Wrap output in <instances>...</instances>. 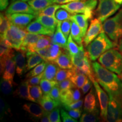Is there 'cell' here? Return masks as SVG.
<instances>
[{"label": "cell", "mask_w": 122, "mask_h": 122, "mask_svg": "<svg viewBox=\"0 0 122 122\" xmlns=\"http://www.w3.org/2000/svg\"><path fill=\"white\" fill-rule=\"evenodd\" d=\"M47 63L48 62L45 61H43L41 63L35 66L34 68L30 70V72L28 74H27L26 75H25V78L29 79L33 77V76L39 75L42 74L45 69Z\"/></svg>", "instance_id": "obj_37"}, {"label": "cell", "mask_w": 122, "mask_h": 122, "mask_svg": "<svg viewBox=\"0 0 122 122\" xmlns=\"http://www.w3.org/2000/svg\"><path fill=\"white\" fill-rule=\"evenodd\" d=\"M83 104V100H80L77 101L72 102L69 104H62V106L67 111L70 110L72 109H80L81 108Z\"/></svg>", "instance_id": "obj_48"}, {"label": "cell", "mask_w": 122, "mask_h": 122, "mask_svg": "<svg viewBox=\"0 0 122 122\" xmlns=\"http://www.w3.org/2000/svg\"><path fill=\"white\" fill-rule=\"evenodd\" d=\"M88 78V76L84 74H80V73H75V74L70 79L76 88L81 89Z\"/></svg>", "instance_id": "obj_35"}, {"label": "cell", "mask_w": 122, "mask_h": 122, "mask_svg": "<svg viewBox=\"0 0 122 122\" xmlns=\"http://www.w3.org/2000/svg\"><path fill=\"white\" fill-rule=\"evenodd\" d=\"M120 78H121V80H122V73L120 75Z\"/></svg>", "instance_id": "obj_61"}, {"label": "cell", "mask_w": 122, "mask_h": 122, "mask_svg": "<svg viewBox=\"0 0 122 122\" xmlns=\"http://www.w3.org/2000/svg\"><path fill=\"white\" fill-rule=\"evenodd\" d=\"M0 104H1V116L2 117L4 114H7L6 106L5 101L2 98H0Z\"/></svg>", "instance_id": "obj_54"}, {"label": "cell", "mask_w": 122, "mask_h": 122, "mask_svg": "<svg viewBox=\"0 0 122 122\" xmlns=\"http://www.w3.org/2000/svg\"><path fill=\"white\" fill-rule=\"evenodd\" d=\"M28 4L35 11L38 13L54 3L51 0H30L28 1Z\"/></svg>", "instance_id": "obj_29"}, {"label": "cell", "mask_w": 122, "mask_h": 122, "mask_svg": "<svg viewBox=\"0 0 122 122\" xmlns=\"http://www.w3.org/2000/svg\"><path fill=\"white\" fill-rule=\"evenodd\" d=\"M30 95L34 102L39 103L40 101L43 96V92L42 91L41 86L37 85H30Z\"/></svg>", "instance_id": "obj_33"}, {"label": "cell", "mask_w": 122, "mask_h": 122, "mask_svg": "<svg viewBox=\"0 0 122 122\" xmlns=\"http://www.w3.org/2000/svg\"><path fill=\"white\" fill-rule=\"evenodd\" d=\"M50 37H51V43L58 44L63 49H66L67 45V38L65 37V35L61 30V22H58L56 32L53 36H50Z\"/></svg>", "instance_id": "obj_20"}, {"label": "cell", "mask_w": 122, "mask_h": 122, "mask_svg": "<svg viewBox=\"0 0 122 122\" xmlns=\"http://www.w3.org/2000/svg\"><path fill=\"white\" fill-rule=\"evenodd\" d=\"M14 55L15 52L14 51L9 54L0 57L1 74H2V77L11 80L12 81H14V77L16 71V66L14 59Z\"/></svg>", "instance_id": "obj_8"}, {"label": "cell", "mask_w": 122, "mask_h": 122, "mask_svg": "<svg viewBox=\"0 0 122 122\" xmlns=\"http://www.w3.org/2000/svg\"><path fill=\"white\" fill-rule=\"evenodd\" d=\"M25 58L26 52L25 51L20 50H16V52H15L14 59L16 66V74L19 76H21L24 72H25L27 65Z\"/></svg>", "instance_id": "obj_14"}, {"label": "cell", "mask_w": 122, "mask_h": 122, "mask_svg": "<svg viewBox=\"0 0 122 122\" xmlns=\"http://www.w3.org/2000/svg\"><path fill=\"white\" fill-rule=\"evenodd\" d=\"M36 20L39 21L44 26L54 32L57 28L58 21L56 17L46 16V15H38L36 16Z\"/></svg>", "instance_id": "obj_24"}, {"label": "cell", "mask_w": 122, "mask_h": 122, "mask_svg": "<svg viewBox=\"0 0 122 122\" xmlns=\"http://www.w3.org/2000/svg\"><path fill=\"white\" fill-rule=\"evenodd\" d=\"M57 82L56 80H50L48 79L42 78L40 81V85L43 92L44 94H48L54 87L57 84Z\"/></svg>", "instance_id": "obj_36"}, {"label": "cell", "mask_w": 122, "mask_h": 122, "mask_svg": "<svg viewBox=\"0 0 122 122\" xmlns=\"http://www.w3.org/2000/svg\"><path fill=\"white\" fill-rule=\"evenodd\" d=\"M25 30L28 32L37 33V34L46 35V36H51L54 32L44 26L39 21L35 20L31 22L25 28Z\"/></svg>", "instance_id": "obj_16"}, {"label": "cell", "mask_w": 122, "mask_h": 122, "mask_svg": "<svg viewBox=\"0 0 122 122\" xmlns=\"http://www.w3.org/2000/svg\"><path fill=\"white\" fill-rule=\"evenodd\" d=\"M98 62L111 72L119 75L122 73V54L116 49H110L102 54Z\"/></svg>", "instance_id": "obj_3"}, {"label": "cell", "mask_w": 122, "mask_h": 122, "mask_svg": "<svg viewBox=\"0 0 122 122\" xmlns=\"http://www.w3.org/2000/svg\"><path fill=\"white\" fill-rule=\"evenodd\" d=\"M72 25V20L71 19L66 20L61 22V28L62 32L65 35V37L68 39L70 35V30Z\"/></svg>", "instance_id": "obj_44"}, {"label": "cell", "mask_w": 122, "mask_h": 122, "mask_svg": "<svg viewBox=\"0 0 122 122\" xmlns=\"http://www.w3.org/2000/svg\"><path fill=\"white\" fill-rule=\"evenodd\" d=\"M106 121L122 122V106L111 96H109Z\"/></svg>", "instance_id": "obj_10"}, {"label": "cell", "mask_w": 122, "mask_h": 122, "mask_svg": "<svg viewBox=\"0 0 122 122\" xmlns=\"http://www.w3.org/2000/svg\"><path fill=\"white\" fill-rule=\"evenodd\" d=\"M98 3V0H81L73 1L67 4L61 5V8H63L71 13L84 14L89 19L93 16V11Z\"/></svg>", "instance_id": "obj_4"}, {"label": "cell", "mask_w": 122, "mask_h": 122, "mask_svg": "<svg viewBox=\"0 0 122 122\" xmlns=\"http://www.w3.org/2000/svg\"><path fill=\"white\" fill-rule=\"evenodd\" d=\"M42 35L37 34V33L28 32L26 36L24 37L23 41L21 50L25 51V52L33 46L39 40L41 37Z\"/></svg>", "instance_id": "obj_25"}, {"label": "cell", "mask_w": 122, "mask_h": 122, "mask_svg": "<svg viewBox=\"0 0 122 122\" xmlns=\"http://www.w3.org/2000/svg\"><path fill=\"white\" fill-rule=\"evenodd\" d=\"M117 44L109 37L102 30L96 39L86 46V51L91 61H95L108 50L117 46Z\"/></svg>", "instance_id": "obj_2"}, {"label": "cell", "mask_w": 122, "mask_h": 122, "mask_svg": "<svg viewBox=\"0 0 122 122\" xmlns=\"http://www.w3.org/2000/svg\"><path fill=\"white\" fill-rule=\"evenodd\" d=\"M75 72L73 68L72 69H63V68L59 67L54 80H56L57 83H59L64 80H66V79H70L75 74Z\"/></svg>", "instance_id": "obj_31"}, {"label": "cell", "mask_w": 122, "mask_h": 122, "mask_svg": "<svg viewBox=\"0 0 122 122\" xmlns=\"http://www.w3.org/2000/svg\"><path fill=\"white\" fill-rule=\"evenodd\" d=\"M13 48H12L6 40L4 39H1L0 42V57H3L4 56H6L10 53L13 52Z\"/></svg>", "instance_id": "obj_42"}, {"label": "cell", "mask_w": 122, "mask_h": 122, "mask_svg": "<svg viewBox=\"0 0 122 122\" xmlns=\"http://www.w3.org/2000/svg\"><path fill=\"white\" fill-rule=\"evenodd\" d=\"M61 115L62 117V122H77L75 119L73 118L70 114L65 111L63 109H61Z\"/></svg>", "instance_id": "obj_50"}, {"label": "cell", "mask_w": 122, "mask_h": 122, "mask_svg": "<svg viewBox=\"0 0 122 122\" xmlns=\"http://www.w3.org/2000/svg\"><path fill=\"white\" fill-rule=\"evenodd\" d=\"M71 35L73 40L76 43L79 45H81L83 42V35H82L81 30L78 24L74 20H72Z\"/></svg>", "instance_id": "obj_30"}, {"label": "cell", "mask_w": 122, "mask_h": 122, "mask_svg": "<svg viewBox=\"0 0 122 122\" xmlns=\"http://www.w3.org/2000/svg\"><path fill=\"white\" fill-rule=\"evenodd\" d=\"M92 81L89 78H88V79L86 81V82L85 83L83 87L81 88L82 92H83L84 94L88 93V91L91 89L92 86Z\"/></svg>", "instance_id": "obj_53"}, {"label": "cell", "mask_w": 122, "mask_h": 122, "mask_svg": "<svg viewBox=\"0 0 122 122\" xmlns=\"http://www.w3.org/2000/svg\"><path fill=\"white\" fill-rule=\"evenodd\" d=\"M60 109L58 107L49 112L50 122H61V119L60 117Z\"/></svg>", "instance_id": "obj_46"}, {"label": "cell", "mask_w": 122, "mask_h": 122, "mask_svg": "<svg viewBox=\"0 0 122 122\" xmlns=\"http://www.w3.org/2000/svg\"><path fill=\"white\" fill-rule=\"evenodd\" d=\"M57 85L60 88V89H70L76 87L74 84L70 79H67L64 80L62 81L57 83Z\"/></svg>", "instance_id": "obj_47"}, {"label": "cell", "mask_w": 122, "mask_h": 122, "mask_svg": "<svg viewBox=\"0 0 122 122\" xmlns=\"http://www.w3.org/2000/svg\"><path fill=\"white\" fill-rule=\"evenodd\" d=\"M54 62L57 64L59 68L63 69H72L74 67L69 52L67 50L65 49L63 50V52Z\"/></svg>", "instance_id": "obj_18"}, {"label": "cell", "mask_w": 122, "mask_h": 122, "mask_svg": "<svg viewBox=\"0 0 122 122\" xmlns=\"http://www.w3.org/2000/svg\"><path fill=\"white\" fill-rule=\"evenodd\" d=\"M12 1H15V0H12Z\"/></svg>", "instance_id": "obj_62"}, {"label": "cell", "mask_w": 122, "mask_h": 122, "mask_svg": "<svg viewBox=\"0 0 122 122\" xmlns=\"http://www.w3.org/2000/svg\"><path fill=\"white\" fill-rule=\"evenodd\" d=\"M96 94L98 96L99 103L100 107V117L103 121H106L107 115L108 105L109 102V94L101 87L100 84L97 81L96 79L93 81Z\"/></svg>", "instance_id": "obj_9"}, {"label": "cell", "mask_w": 122, "mask_h": 122, "mask_svg": "<svg viewBox=\"0 0 122 122\" xmlns=\"http://www.w3.org/2000/svg\"><path fill=\"white\" fill-rule=\"evenodd\" d=\"M6 15L10 22L23 28H26L33 19L36 18L35 15L28 13H14Z\"/></svg>", "instance_id": "obj_13"}, {"label": "cell", "mask_w": 122, "mask_h": 122, "mask_svg": "<svg viewBox=\"0 0 122 122\" xmlns=\"http://www.w3.org/2000/svg\"><path fill=\"white\" fill-rule=\"evenodd\" d=\"M49 47L42 49L37 50L35 51V52L37 53L38 54H39L41 57H42V58L44 59V60L47 62H49V57H50Z\"/></svg>", "instance_id": "obj_49"}, {"label": "cell", "mask_w": 122, "mask_h": 122, "mask_svg": "<svg viewBox=\"0 0 122 122\" xmlns=\"http://www.w3.org/2000/svg\"><path fill=\"white\" fill-rule=\"evenodd\" d=\"M62 47L58 44L51 43L49 47L50 49V57L49 62H54L56 59L60 56L61 53L63 52V49Z\"/></svg>", "instance_id": "obj_38"}, {"label": "cell", "mask_w": 122, "mask_h": 122, "mask_svg": "<svg viewBox=\"0 0 122 122\" xmlns=\"http://www.w3.org/2000/svg\"><path fill=\"white\" fill-rule=\"evenodd\" d=\"M26 58H27V65L25 72L30 71L39 65L41 63L42 61H44L42 57H41L39 54L36 52L30 53L27 51L26 52Z\"/></svg>", "instance_id": "obj_26"}, {"label": "cell", "mask_w": 122, "mask_h": 122, "mask_svg": "<svg viewBox=\"0 0 122 122\" xmlns=\"http://www.w3.org/2000/svg\"><path fill=\"white\" fill-rule=\"evenodd\" d=\"M15 84H16L15 82L2 77L1 80V84H0L1 91L5 95H9L12 92L13 85Z\"/></svg>", "instance_id": "obj_40"}, {"label": "cell", "mask_w": 122, "mask_h": 122, "mask_svg": "<svg viewBox=\"0 0 122 122\" xmlns=\"http://www.w3.org/2000/svg\"><path fill=\"white\" fill-rule=\"evenodd\" d=\"M120 6L115 0H98V6L96 11L97 18L103 23L118 11Z\"/></svg>", "instance_id": "obj_7"}, {"label": "cell", "mask_w": 122, "mask_h": 122, "mask_svg": "<svg viewBox=\"0 0 122 122\" xmlns=\"http://www.w3.org/2000/svg\"><path fill=\"white\" fill-rule=\"evenodd\" d=\"M94 76L98 83L107 93L122 106V81L115 73L109 71L100 63H92Z\"/></svg>", "instance_id": "obj_1"}, {"label": "cell", "mask_w": 122, "mask_h": 122, "mask_svg": "<svg viewBox=\"0 0 122 122\" xmlns=\"http://www.w3.org/2000/svg\"><path fill=\"white\" fill-rule=\"evenodd\" d=\"M43 72L39 75L33 76V77L29 79H26L28 80L30 85H39L40 83L41 80L42 78H43Z\"/></svg>", "instance_id": "obj_51"}, {"label": "cell", "mask_w": 122, "mask_h": 122, "mask_svg": "<svg viewBox=\"0 0 122 122\" xmlns=\"http://www.w3.org/2000/svg\"><path fill=\"white\" fill-rule=\"evenodd\" d=\"M71 15L72 14L67 11L66 10L61 8V9H58L56 11L55 17L58 22H62V21L66 20L71 19Z\"/></svg>", "instance_id": "obj_43"}, {"label": "cell", "mask_w": 122, "mask_h": 122, "mask_svg": "<svg viewBox=\"0 0 122 122\" xmlns=\"http://www.w3.org/2000/svg\"><path fill=\"white\" fill-rule=\"evenodd\" d=\"M61 7V5L58 4H53L46 7L41 11L38 12V15H46L55 17L56 11ZM37 15V16H38Z\"/></svg>", "instance_id": "obj_39"}, {"label": "cell", "mask_w": 122, "mask_h": 122, "mask_svg": "<svg viewBox=\"0 0 122 122\" xmlns=\"http://www.w3.org/2000/svg\"><path fill=\"white\" fill-rule=\"evenodd\" d=\"M49 95L53 99L62 105L61 100V89L57 84L55 85L49 93Z\"/></svg>", "instance_id": "obj_45"}, {"label": "cell", "mask_w": 122, "mask_h": 122, "mask_svg": "<svg viewBox=\"0 0 122 122\" xmlns=\"http://www.w3.org/2000/svg\"><path fill=\"white\" fill-rule=\"evenodd\" d=\"M30 85L27 79L23 81L18 86L17 89L14 92V96L15 97H19V98L23 99V100L33 102V99L32 98L31 96L30 95Z\"/></svg>", "instance_id": "obj_17"}, {"label": "cell", "mask_w": 122, "mask_h": 122, "mask_svg": "<svg viewBox=\"0 0 122 122\" xmlns=\"http://www.w3.org/2000/svg\"><path fill=\"white\" fill-rule=\"evenodd\" d=\"M103 24L98 18L92 19L86 34L83 39V43L85 46L91 43L102 31Z\"/></svg>", "instance_id": "obj_11"}, {"label": "cell", "mask_w": 122, "mask_h": 122, "mask_svg": "<svg viewBox=\"0 0 122 122\" xmlns=\"http://www.w3.org/2000/svg\"><path fill=\"white\" fill-rule=\"evenodd\" d=\"M71 57L73 65L77 68L81 67L85 64L86 59L89 58L87 51H85L84 49L83 44L80 45L79 52L75 56H71Z\"/></svg>", "instance_id": "obj_21"}, {"label": "cell", "mask_w": 122, "mask_h": 122, "mask_svg": "<svg viewBox=\"0 0 122 122\" xmlns=\"http://www.w3.org/2000/svg\"><path fill=\"white\" fill-rule=\"evenodd\" d=\"M99 120V111L94 112L84 111L80 118V122H96Z\"/></svg>", "instance_id": "obj_34"}, {"label": "cell", "mask_w": 122, "mask_h": 122, "mask_svg": "<svg viewBox=\"0 0 122 122\" xmlns=\"http://www.w3.org/2000/svg\"><path fill=\"white\" fill-rule=\"evenodd\" d=\"M10 20L7 18V15L4 13H1L0 14V36L1 39H4L6 33L10 27Z\"/></svg>", "instance_id": "obj_32"}, {"label": "cell", "mask_w": 122, "mask_h": 122, "mask_svg": "<svg viewBox=\"0 0 122 122\" xmlns=\"http://www.w3.org/2000/svg\"><path fill=\"white\" fill-rule=\"evenodd\" d=\"M23 1H24V2H26V1H30V0H22Z\"/></svg>", "instance_id": "obj_60"}, {"label": "cell", "mask_w": 122, "mask_h": 122, "mask_svg": "<svg viewBox=\"0 0 122 122\" xmlns=\"http://www.w3.org/2000/svg\"><path fill=\"white\" fill-rule=\"evenodd\" d=\"M51 44V40L50 36L42 35L41 37L37 41V42L33 46L32 48L28 49L27 51L33 53L35 52L36 50L48 48ZM26 51V52H27Z\"/></svg>", "instance_id": "obj_27"}, {"label": "cell", "mask_w": 122, "mask_h": 122, "mask_svg": "<svg viewBox=\"0 0 122 122\" xmlns=\"http://www.w3.org/2000/svg\"><path fill=\"white\" fill-rule=\"evenodd\" d=\"M54 4H58L60 5H63L67 3L73 2V1H81V0H51Z\"/></svg>", "instance_id": "obj_56"}, {"label": "cell", "mask_w": 122, "mask_h": 122, "mask_svg": "<svg viewBox=\"0 0 122 122\" xmlns=\"http://www.w3.org/2000/svg\"><path fill=\"white\" fill-rule=\"evenodd\" d=\"M118 4H120V5H122V0H115Z\"/></svg>", "instance_id": "obj_59"}, {"label": "cell", "mask_w": 122, "mask_h": 122, "mask_svg": "<svg viewBox=\"0 0 122 122\" xmlns=\"http://www.w3.org/2000/svg\"><path fill=\"white\" fill-rule=\"evenodd\" d=\"M71 20L75 21L78 24L81 30L82 35L84 39L88 30L89 18L84 14H72L71 15Z\"/></svg>", "instance_id": "obj_22"}, {"label": "cell", "mask_w": 122, "mask_h": 122, "mask_svg": "<svg viewBox=\"0 0 122 122\" xmlns=\"http://www.w3.org/2000/svg\"><path fill=\"white\" fill-rule=\"evenodd\" d=\"M118 49L120 51V52L122 54V37L121 39L119 41V44H118Z\"/></svg>", "instance_id": "obj_58"}, {"label": "cell", "mask_w": 122, "mask_h": 122, "mask_svg": "<svg viewBox=\"0 0 122 122\" xmlns=\"http://www.w3.org/2000/svg\"><path fill=\"white\" fill-rule=\"evenodd\" d=\"M95 89V88H94ZM93 88H91V91L85 96L84 102V111L87 112H94L99 111L98 104L96 100L95 91Z\"/></svg>", "instance_id": "obj_15"}, {"label": "cell", "mask_w": 122, "mask_h": 122, "mask_svg": "<svg viewBox=\"0 0 122 122\" xmlns=\"http://www.w3.org/2000/svg\"><path fill=\"white\" fill-rule=\"evenodd\" d=\"M39 104L42 107L45 111L48 112H50L53 110L62 105L51 98L49 94H44L41 100L40 101Z\"/></svg>", "instance_id": "obj_23"}, {"label": "cell", "mask_w": 122, "mask_h": 122, "mask_svg": "<svg viewBox=\"0 0 122 122\" xmlns=\"http://www.w3.org/2000/svg\"><path fill=\"white\" fill-rule=\"evenodd\" d=\"M14 13H28L38 15V13L35 11L28 4L22 0H16L13 1L5 11L6 15H10Z\"/></svg>", "instance_id": "obj_12"}, {"label": "cell", "mask_w": 122, "mask_h": 122, "mask_svg": "<svg viewBox=\"0 0 122 122\" xmlns=\"http://www.w3.org/2000/svg\"><path fill=\"white\" fill-rule=\"evenodd\" d=\"M23 109L30 116L36 118H41L45 111L40 105L35 103H26L23 105Z\"/></svg>", "instance_id": "obj_19"}, {"label": "cell", "mask_w": 122, "mask_h": 122, "mask_svg": "<svg viewBox=\"0 0 122 122\" xmlns=\"http://www.w3.org/2000/svg\"><path fill=\"white\" fill-rule=\"evenodd\" d=\"M57 65L54 62H48L43 72V78L50 80H54L59 68Z\"/></svg>", "instance_id": "obj_28"}, {"label": "cell", "mask_w": 122, "mask_h": 122, "mask_svg": "<svg viewBox=\"0 0 122 122\" xmlns=\"http://www.w3.org/2000/svg\"><path fill=\"white\" fill-rule=\"evenodd\" d=\"M9 5V0H0V10L4 11L7 8Z\"/></svg>", "instance_id": "obj_55"}, {"label": "cell", "mask_w": 122, "mask_h": 122, "mask_svg": "<svg viewBox=\"0 0 122 122\" xmlns=\"http://www.w3.org/2000/svg\"><path fill=\"white\" fill-rule=\"evenodd\" d=\"M66 50H68L70 56H73L77 54L80 51V46L74 41L71 35H69L67 40V45Z\"/></svg>", "instance_id": "obj_41"}, {"label": "cell", "mask_w": 122, "mask_h": 122, "mask_svg": "<svg viewBox=\"0 0 122 122\" xmlns=\"http://www.w3.org/2000/svg\"><path fill=\"white\" fill-rule=\"evenodd\" d=\"M103 30L111 40L118 43L122 37V9L103 22Z\"/></svg>", "instance_id": "obj_5"}, {"label": "cell", "mask_w": 122, "mask_h": 122, "mask_svg": "<svg viewBox=\"0 0 122 122\" xmlns=\"http://www.w3.org/2000/svg\"><path fill=\"white\" fill-rule=\"evenodd\" d=\"M27 33L25 28H22L11 23L4 39L14 49L20 50Z\"/></svg>", "instance_id": "obj_6"}, {"label": "cell", "mask_w": 122, "mask_h": 122, "mask_svg": "<svg viewBox=\"0 0 122 122\" xmlns=\"http://www.w3.org/2000/svg\"><path fill=\"white\" fill-rule=\"evenodd\" d=\"M68 113L73 118L77 119L81 116V109L80 108V109L70 110H68Z\"/></svg>", "instance_id": "obj_52"}, {"label": "cell", "mask_w": 122, "mask_h": 122, "mask_svg": "<svg viewBox=\"0 0 122 122\" xmlns=\"http://www.w3.org/2000/svg\"><path fill=\"white\" fill-rule=\"evenodd\" d=\"M49 112L48 111H46L45 113L44 114V115H42V117L40 118V121L42 122H50L49 119Z\"/></svg>", "instance_id": "obj_57"}]
</instances>
